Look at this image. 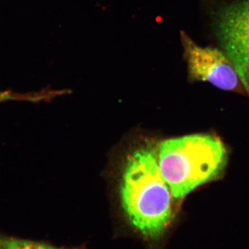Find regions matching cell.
<instances>
[{
	"label": "cell",
	"instance_id": "cell-1",
	"mask_svg": "<svg viewBox=\"0 0 249 249\" xmlns=\"http://www.w3.org/2000/svg\"><path fill=\"white\" fill-rule=\"evenodd\" d=\"M156 152L141 147L129 154L120 186L121 206L130 225L149 240L160 239L173 218V198Z\"/></svg>",
	"mask_w": 249,
	"mask_h": 249
},
{
	"label": "cell",
	"instance_id": "cell-2",
	"mask_svg": "<svg viewBox=\"0 0 249 249\" xmlns=\"http://www.w3.org/2000/svg\"><path fill=\"white\" fill-rule=\"evenodd\" d=\"M156 155L160 174L177 199L215 179L227 161L224 144L209 134H191L163 141Z\"/></svg>",
	"mask_w": 249,
	"mask_h": 249
},
{
	"label": "cell",
	"instance_id": "cell-3",
	"mask_svg": "<svg viewBox=\"0 0 249 249\" xmlns=\"http://www.w3.org/2000/svg\"><path fill=\"white\" fill-rule=\"evenodd\" d=\"M215 11L216 37L249 95V0H229Z\"/></svg>",
	"mask_w": 249,
	"mask_h": 249
},
{
	"label": "cell",
	"instance_id": "cell-4",
	"mask_svg": "<svg viewBox=\"0 0 249 249\" xmlns=\"http://www.w3.org/2000/svg\"><path fill=\"white\" fill-rule=\"evenodd\" d=\"M180 38L190 79L206 82L224 91H246L235 66L222 49L198 45L184 31Z\"/></svg>",
	"mask_w": 249,
	"mask_h": 249
},
{
	"label": "cell",
	"instance_id": "cell-5",
	"mask_svg": "<svg viewBox=\"0 0 249 249\" xmlns=\"http://www.w3.org/2000/svg\"><path fill=\"white\" fill-rule=\"evenodd\" d=\"M0 249H67L59 248L45 242L19 238L0 233Z\"/></svg>",
	"mask_w": 249,
	"mask_h": 249
}]
</instances>
